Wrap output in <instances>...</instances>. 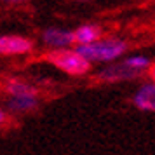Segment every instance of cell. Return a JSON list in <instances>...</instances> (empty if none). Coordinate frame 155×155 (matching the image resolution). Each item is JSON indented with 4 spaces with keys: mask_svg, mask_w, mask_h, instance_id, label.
I'll return each mask as SVG.
<instances>
[{
    "mask_svg": "<svg viewBox=\"0 0 155 155\" xmlns=\"http://www.w3.org/2000/svg\"><path fill=\"white\" fill-rule=\"evenodd\" d=\"M150 58L145 54H134L124 59L108 63L105 68H101L94 73V78L101 84H115V82H126V80H136L141 78L150 68Z\"/></svg>",
    "mask_w": 155,
    "mask_h": 155,
    "instance_id": "1",
    "label": "cell"
},
{
    "mask_svg": "<svg viewBox=\"0 0 155 155\" xmlns=\"http://www.w3.org/2000/svg\"><path fill=\"white\" fill-rule=\"evenodd\" d=\"M75 49L91 63H113L129 51V44L119 37H101L99 40L85 45H77Z\"/></svg>",
    "mask_w": 155,
    "mask_h": 155,
    "instance_id": "2",
    "label": "cell"
},
{
    "mask_svg": "<svg viewBox=\"0 0 155 155\" xmlns=\"http://www.w3.org/2000/svg\"><path fill=\"white\" fill-rule=\"evenodd\" d=\"M44 59L56 66L58 70H61L66 75L71 77H82L87 75L92 68V63L87 61L77 49L64 47V49H51L44 54Z\"/></svg>",
    "mask_w": 155,
    "mask_h": 155,
    "instance_id": "3",
    "label": "cell"
},
{
    "mask_svg": "<svg viewBox=\"0 0 155 155\" xmlns=\"http://www.w3.org/2000/svg\"><path fill=\"white\" fill-rule=\"evenodd\" d=\"M35 49L31 38L23 35H0V56H19L30 54Z\"/></svg>",
    "mask_w": 155,
    "mask_h": 155,
    "instance_id": "4",
    "label": "cell"
},
{
    "mask_svg": "<svg viewBox=\"0 0 155 155\" xmlns=\"http://www.w3.org/2000/svg\"><path fill=\"white\" fill-rule=\"evenodd\" d=\"M40 38H42V44L47 45L49 49H64V47L75 45L73 31L64 28H45Z\"/></svg>",
    "mask_w": 155,
    "mask_h": 155,
    "instance_id": "5",
    "label": "cell"
},
{
    "mask_svg": "<svg viewBox=\"0 0 155 155\" xmlns=\"http://www.w3.org/2000/svg\"><path fill=\"white\" fill-rule=\"evenodd\" d=\"M133 106L140 112H155V82H143L133 94Z\"/></svg>",
    "mask_w": 155,
    "mask_h": 155,
    "instance_id": "6",
    "label": "cell"
},
{
    "mask_svg": "<svg viewBox=\"0 0 155 155\" xmlns=\"http://www.w3.org/2000/svg\"><path fill=\"white\" fill-rule=\"evenodd\" d=\"M40 105L38 96H9V99L5 101L9 112L12 113H30L37 110Z\"/></svg>",
    "mask_w": 155,
    "mask_h": 155,
    "instance_id": "7",
    "label": "cell"
},
{
    "mask_svg": "<svg viewBox=\"0 0 155 155\" xmlns=\"http://www.w3.org/2000/svg\"><path fill=\"white\" fill-rule=\"evenodd\" d=\"M73 37H75V45H85V44L96 42L103 37V28L99 25H92V23H85V25H80L75 31H73Z\"/></svg>",
    "mask_w": 155,
    "mask_h": 155,
    "instance_id": "8",
    "label": "cell"
},
{
    "mask_svg": "<svg viewBox=\"0 0 155 155\" xmlns=\"http://www.w3.org/2000/svg\"><path fill=\"white\" fill-rule=\"evenodd\" d=\"M5 92L9 96H38V89L19 78H11L5 82Z\"/></svg>",
    "mask_w": 155,
    "mask_h": 155,
    "instance_id": "9",
    "label": "cell"
},
{
    "mask_svg": "<svg viewBox=\"0 0 155 155\" xmlns=\"http://www.w3.org/2000/svg\"><path fill=\"white\" fill-rule=\"evenodd\" d=\"M147 75H148V78H150L152 82H155V63H153V64H150V68H148Z\"/></svg>",
    "mask_w": 155,
    "mask_h": 155,
    "instance_id": "10",
    "label": "cell"
},
{
    "mask_svg": "<svg viewBox=\"0 0 155 155\" xmlns=\"http://www.w3.org/2000/svg\"><path fill=\"white\" fill-rule=\"evenodd\" d=\"M4 4H23V2H28V0H0Z\"/></svg>",
    "mask_w": 155,
    "mask_h": 155,
    "instance_id": "11",
    "label": "cell"
},
{
    "mask_svg": "<svg viewBox=\"0 0 155 155\" xmlns=\"http://www.w3.org/2000/svg\"><path fill=\"white\" fill-rule=\"evenodd\" d=\"M5 119H7V115H5V112H4V110H0V126H2L4 122H5Z\"/></svg>",
    "mask_w": 155,
    "mask_h": 155,
    "instance_id": "12",
    "label": "cell"
}]
</instances>
